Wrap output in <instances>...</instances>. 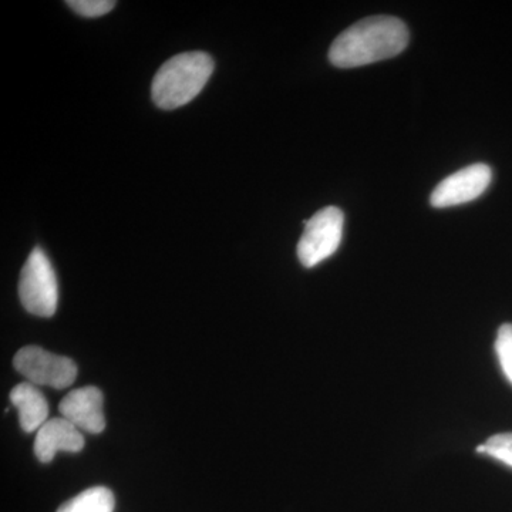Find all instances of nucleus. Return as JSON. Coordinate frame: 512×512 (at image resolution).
I'll use <instances>...</instances> for the list:
<instances>
[{
    "label": "nucleus",
    "mask_w": 512,
    "mask_h": 512,
    "mask_svg": "<svg viewBox=\"0 0 512 512\" xmlns=\"http://www.w3.org/2000/svg\"><path fill=\"white\" fill-rule=\"evenodd\" d=\"M495 352L498 362L508 382L512 384V325L505 323L498 329L497 340H495Z\"/></svg>",
    "instance_id": "12"
},
{
    "label": "nucleus",
    "mask_w": 512,
    "mask_h": 512,
    "mask_svg": "<svg viewBox=\"0 0 512 512\" xmlns=\"http://www.w3.org/2000/svg\"><path fill=\"white\" fill-rule=\"evenodd\" d=\"M116 500L109 488L93 487L64 503L57 512H113Z\"/></svg>",
    "instance_id": "10"
},
{
    "label": "nucleus",
    "mask_w": 512,
    "mask_h": 512,
    "mask_svg": "<svg viewBox=\"0 0 512 512\" xmlns=\"http://www.w3.org/2000/svg\"><path fill=\"white\" fill-rule=\"evenodd\" d=\"M19 296L26 311L50 318L59 303V288L53 266L42 248L30 252L20 272Z\"/></svg>",
    "instance_id": "3"
},
{
    "label": "nucleus",
    "mask_w": 512,
    "mask_h": 512,
    "mask_svg": "<svg viewBox=\"0 0 512 512\" xmlns=\"http://www.w3.org/2000/svg\"><path fill=\"white\" fill-rule=\"evenodd\" d=\"M409 45V30L393 16H372L350 26L330 46L329 60L340 69L366 66L400 55Z\"/></svg>",
    "instance_id": "1"
},
{
    "label": "nucleus",
    "mask_w": 512,
    "mask_h": 512,
    "mask_svg": "<svg viewBox=\"0 0 512 512\" xmlns=\"http://www.w3.org/2000/svg\"><path fill=\"white\" fill-rule=\"evenodd\" d=\"M13 366L35 386L66 389L77 377V367L69 357L53 355L37 346H26L16 353Z\"/></svg>",
    "instance_id": "5"
},
{
    "label": "nucleus",
    "mask_w": 512,
    "mask_h": 512,
    "mask_svg": "<svg viewBox=\"0 0 512 512\" xmlns=\"http://www.w3.org/2000/svg\"><path fill=\"white\" fill-rule=\"evenodd\" d=\"M103 393L89 386L73 390L60 402L59 412L79 430L99 434L106 429Z\"/></svg>",
    "instance_id": "7"
},
{
    "label": "nucleus",
    "mask_w": 512,
    "mask_h": 512,
    "mask_svg": "<svg viewBox=\"0 0 512 512\" xmlns=\"http://www.w3.org/2000/svg\"><path fill=\"white\" fill-rule=\"evenodd\" d=\"M83 447V434L64 417L47 420L37 430L35 454L42 463H50L59 451L79 453L83 450Z\"/></svg>",
    "instance_id": "8"
},
{
    "label": "nucleus",
    "mask_w": 512,
    "mask_h": 512,
    "mask_svg": "<svg viewBox=\"0 0 512 512\" xmlns=\"http://www.w3.org/2000/svg\"><path fill=\"white\" fill-rule=\"evenodd\" d=\"M493 180V171L487 164H473L448 175L437 185L430 197L434 208L456 207L477 200L487 191Z\"/></svg>",
    "instance_id": "6"
},
{
    "label": "nucleus",
    "mask_w": 512,
    "mask_h": 512,
    "mask_svg": "<svg viewBox=\"0 0 512 512\" xmlns=\"http://www.w3.org/2000/svg\"><path fill=\"white\" fill-rule=\"evenodd\" d=\"M214 72V60L204 52L174 56L154 76L151 96L160 109H180L204 89Z\"/></svg>",
    "instance_id": "2"
},
{
    "label": "nucleus",
    "mask_w": 512,
    "mask_h": 512,
    "mask_svg": "<svg viewBox=\"0 0 512 512\" xmlns=\"http://www.w3.org/2000/svg\"><path fill=\"white\" fill-rule=\"evenodd\" d=\"M10 402L19 410L20 427L26 433L39 430L49 420V403L35 384L22 383L13 387Z\"/></svg>",
    "instance_id": "9"
},
{
    "label": "nucleus",
    "mask_w": 512,
    "mask_h": 512,
    "mask_svg": "<svg viewBox=\"0 0 512 512\" xmlns=\"http://www.w3.org/2000/svg\"><path fill=\"white\" fill-rule=\"evenodd\" d=\"M345 215L336 207H326L306 221L298 244V258L305 268H313L338 251Z\"/></svg>",
    "instance_id": "4"
},
{
    "label": "nucleus",
    "mask_w": 512,
    "mask_h": 512,
    "mask_svg": "<svg viewBox=\"0 0 512 512\" xmlns=\"http://www.w3.org/2000/svg\"><path fill=\"white\" fill-rule=\"evenodd\" d=\"M66 5L84 18H99L107 15L116 6L113 0H69Z\"/></svg>",
    "instance_id": "13"
},
{
    "label": "nucleus",
    "mask_w": 512,
    "mask_h": 512,
    "mask_svg": "<svg viewBox=\"0 0 512 512\" xmlns=\"http://www.w3.org/2000/svg\"><path fill=\"white\" fill-rule=\"evenodd\" d=\"M478 453L501 461L505 466L512 467V433L497 434L487 440V443L477 447Z\"/></svg>",
    "instance_id": "11"
}]
</instances>
